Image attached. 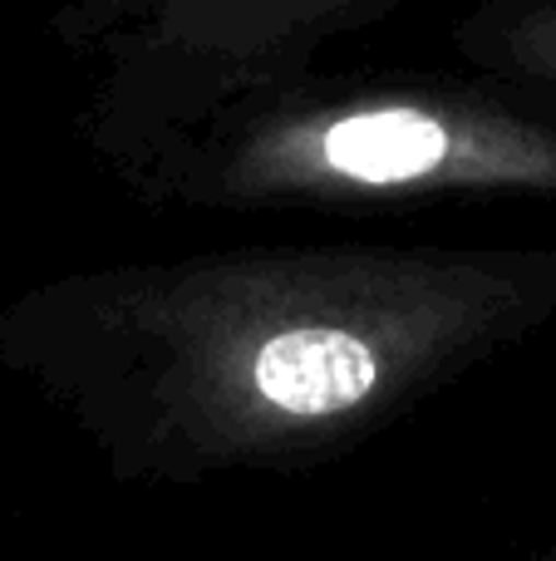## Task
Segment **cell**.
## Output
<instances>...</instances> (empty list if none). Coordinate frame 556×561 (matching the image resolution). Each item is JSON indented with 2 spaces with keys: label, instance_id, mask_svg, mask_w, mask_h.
<instances>
[{
  "label": "cell",
  "instance_id": "6da1fadb",
  "mask_svg": "<svg viewBox=\"0 0 556 561\" xmlns=\"http://www.w3.org/2000/svg\"><path fill=\"white\" fill-rule=\"evenodd\" d=\"M556 320V247L262 242L49 276L0 365L118 478L305 468Z\"/></svg>",
  "mask_w": 556,
  "mask_h": 561
},
{
  "label": "cell",
  "instance_id": "7a4b0ae2",
  "mask_svg": "<svg viewBox=\"0 0 556 561\" xmlns=\"http://www.w3.org/2000/svg\"><path fill=\"white\" fill-rule=\"evenodd\" d=\"M114 178L187 213L556 203V99L488 75L311 69L173 128Z\"/></svg>",
  "mask_w": 556,
  "mask_h": 561
},
{
  "label": "cell",
  "instance_id": "3957f363",
  "mask_svg": "<svg viewBox=\"0 0 556 561\" xmlns=\"http://www.w3.org/2000/svg\"><path fill=\"white\" fill-rule=\"evenodd\" d=\"M404 0H163L108 45L84 108L94 158L118 173L148 144L256 89L301 79L340 39L370 35Z\"/></svg>",
  "mask_w": 556,
  "mask_h": 561
},
{
  "label": "cell",
  "instance_id": "277c9868",
  "mask_svg": "<svg viewBox=\"0 0 556 561\" xmlns=\"http://www.w3.org/2000/svg\"><path fill=\"white\" fill-rule=\"evenodd\" d=\"M468 69L556 99V0H478L449 25Z\"/></svg>",
  "mask_w": 556,
  "mask_h": 561
},
{
  "label": "cell",
  "instance_id": "5b68a950",
  "mask_svg": "<svg viewBox=\"0 0 556 561\" xmlns=\"http://www.w3.org/2000/svg\"><path fill=\"white\" fill-rule=\"evenodd\" d=\"M163 0H59L55 10V35L74 49H94L104 55L124 35H134Z\"/></svg>",
  "mask_w": 556,
  "mask_h": 561
},
{
  "label": "cell",
  "instance_id": "8992f818",
  "mask_svg": "<svg viewBox=\"0 0 556 561\" xmlns=\"http://www.w3.org/2000/svg\"><path fill=\"white\" fill-rule=\"evenodd\" d=\"M502 561H556V547H552V552H528V557H502Z\"/></svg>",
  "mask_w": 556,
  "mask_h": 561
}]
</instances>
